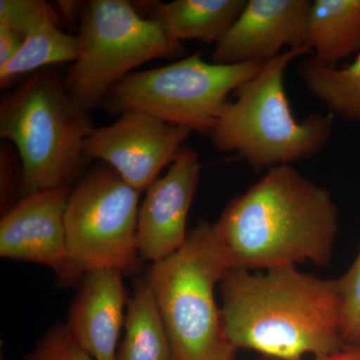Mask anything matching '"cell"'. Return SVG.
I'll use <instances>...</instances> for the list:
<instances>
[{
	"mask_svg": "<svg viewBox=\"0 0 360 360\" xmlns=\"http://www.w3.org/2000/svg\"><path fill=\"white\" fill-rule=\"evenodd\" d=\"M219 285L225 336L236 352L303 360L345 345L338 279L281 266L262 271L231 269Z\"/></svg>",
	"mask_w": 360,
	"mask_h": 360,
	"instance_id": "1",
	"label": "cell"
},
{
	"mask_svg": "<svg viewBox=\"0 0 360 360\" xmlns=\"http://www.w3.org/2000/svg\"><path fill=\"white\" fill-rule=\"evenodd\" d=\"M78 22L79 51L63 79L71 98L86 112L137 66L184 54L158 21L142 18L127 0L82 2Z\"/></svg>",
	"mask_w": 360,
	"mask_h": 360,
	"instance_id": "6",
	"label": "cell"
},
{
	"mask_svg": "<svg viewBox=\"0 0 360 360\" xmlns=\"http://www.w3.org/2000/svg\"><path fill=\"white\" fill-rule=\"evenodd\" d=\"M124 328L115 360H172L165 322L146 277L135 281L127 302Z\"/></svg>",
	"mask_w": 360,
	"mask_h": 360,
	"instance_id": "17",
	"label": "cell"
},
{
	"mask_svg": "<svg viewBox=\"0 0 360 360\" xmlns=\"http://www.w3.org/2000/svg\"><path fill=\"white\" fill-rule=\"evenodd\" d=\"M296 73L328 113L360 124V52L342 68H322L311 58H303L296 65Z\"/></svg>",
	"mask_w": 360,
	"mask_h": 360,
	"instance_id": "18",
	"label": "cell"
},
{
	"mask_svg": "<svg viewBox=\"0 0 360 360\" xmlns=\"http://www.w3.org/2000/svg\"><path fill=\"white\" fill-rule=\"evenodd\" d=\"M264 63L217 65L198 52L155 70L130 73L101 104L113 115L141 111L208 135L229 104V94L255 77Z\"/></svg>",
	"mask_w": 360,
	"mask_h": 360,
	"instance_id": "7",
	"label": "cell"
},
{
	"mask_svg": "<svg viewBox=\"0 0 360 360\" xmlns=\"http://www.w3.org/2000/svg\"><path fill=\"white\" fill-rule=\"evenodd\" d=\"M193 130L141 112L127 111L84 141L85 158L101 160L142 193L179 155Z\"/></svg>",
	"mask_w": 360,
	"mask_h": 360,
	"instance_id": "9",
	"label": "cell"
},
{
	"mask_svg": "<svg viewBox=\"0 0 360 360\" xmlns=\"http://www.w3.org/2000/svg\"><path fill=\"white\" fill-rule=\"evenodd\" d=\"M94 127L52 70L25 77L0 104V135L21 160V198L68 187L84 165V141Z\"/></svg>",
	"mask_w": 360,
	"mask_h": 360,
	"instance_id": "4",
	"label": "cell"
},
{
	"mask_svg": "<svg viewBox=\"0 0 360 360\" xmlns=\"http://www.w3.org/2000/svg\"><path fill=\"white\" fill-rule=\"evenodd\" d=\"M307 47L286 49L264 63L262 70L233 92L210 132L212 146L234 153L255 172L269 170L319 155L335 129V116L314 112L297 120L285 89V71Z\"/></svg>",
	"mask_w": 360,
	"mask_h": 360,
	"instance_id": "3",
	"label": "cell"
},
{
	"mask_svg": "<svg viewBox=\"0 0 360 360\" xmlns=\"http://www.w3.org/2000/svg\"><path fill=\"white\" fill-rule=\"evenodd\" d=\"M139 193L110 165L90 170L71 191L65 210L66 239L75 272L82 278L101 269L134 274Z\"/></svg>",
	"mask_w": 360,
	"mask_h": 360,
	"instance_id": "8",
	"label": "cell"
},
{
	"mask_svg": "<svg viewBox=\"0 0 360 360\" xmlns=\"http://www.w3.org/2000/svg\"><path fill=\"white\" fill-rule=\"evenodd\" d=\"M311 4L309 0H248L238 20L214 44L212 63L266 61L283 53V49L307 47Z\"/></svg>",
	"mask_w": 360,
	"mask_h": 360,
	"instance_id": "12",
	"label": "cell"
},
{
	"mask_svg": "<svg viewBox=\"0 0 360 360\" xmlns=\"http://www.w3.org/2000/svg\"><path fill=\"white\" fill-rule=\"evenodd\" d=\"M309 360H360V345H343L330 354L311 357Z\"/></svg>",
	"mask_w": 360,
	"mask_h": 360,
	"instance_id": "23",
	"label": "cell"
},
{
	"mask_svg": "<svg viewBox=\"0 0 360 360\" xmlns=\"http://www.w3.org/2000/svg\"><path fill=\"white\" fill-rule=\"evenodd\" d=\"M232 269L214 224L201 220L186 245L149 267L148 283L165 322L172 360H232L214 288Z\"/></svg>",
	"mask_w": 360,
	"mask_h": 360,
	"instance_id": "5",
	"label": "cell"
},
{
	"mask_svg": "<svg viewBox=\"0 0 360 360\" xmlns=\"http://www.w3.org/2000/svg\"><path fill=\"white\" fill-rule=\"evenodd\" d=\"M248 0H175L155 4V18L175 42L217 44L243 13Z\"/></svg>",
	"mask_w": 360,
	"mask_h": 360,
	"instance_id": "15",
	"label": "cell"
},
{
	"mask_svg": "<svg viewBox=\"0 0 360 360\" xmlns=\"http://www.w3.org/2000/svg\"><path fill=\"white\" fill-rule=\"evenodd\" d=\"M25 39L8 28L0 26V68L6 65L14 58Z\"/></svg>",
	"mask_w": 360,
	"mask_h": 360,
	"instance_id": "22",
	"label": "cell"
},
{
	"mask_svg": "<svg viewBox=\"0 0 360 360\" xmlns=\"http://www.w3.org/2000/svg\"><path fill=\"white\" fill-rule=\"evenodd\" d=\"M232 269L328 264L338 232L331 194L291 165L270 168L214 224Z\"/></svg>",
	"mask_w": 360,
	"mask_h": 360,
	"instance_id": "2",
	"label": "cell"
},
{
	"mask_svg": "<svg viewBox=\"0 0 360 360\" xmlns=\"http://www.w3.org/2000/svg\"><path fill=\"white\" fill-rule=\"evenodd\" d=\"M23 360H94L71 338L63 324L49 329Z\"/></svg>",
	"mask_w": 360,
	"mask_h": 360,
	"instance_id": "20",
	"label": "cell"
},
{
	"mask_svg": "<svg viewBox=\"0 0 360 360\" xmlns=\"http://www.w3.org/2000/svg\"><path fill=\"white\" fill-rule=\"evenodd\" d=\"M200 174L198 153L184 148L167 174L146 189L136 232L137 250L142 259L155 264L172 257L186 245L189 233L187 217Z\"/></svg>",
	"mask_w": 360,
	"mask_h": 360,
	"instance_id": "11",
	"label": "cell"
},
{
	"mask_svg": "<svg viewBox=\"0 0 360 360\" xmlns=\"http://www.w3.org/2000/svg\"><path fill=\"white\" fill-rule=\"evenodd\" d=\"M58 16L51 6L33 20L20 51L0 68V86H11L20 77L58 63H75L79 44L77 35L59 30Z\"/></svg>",
	"mask_w": 360,
	"mask_h": 360,
	"instance_id": "16",
	"label": "cell"
},
{
	"mask_svg": "<svg viewBox=\"0 0 360 360\" xmlns=\"http://www.w3.org/2000/svg\"><path fill=\"white\" fill-rule=\"evenodd\" d=\"M341 338L345 345H360V248L349 269L338 279Z\"/></svg>",
	"mask_w": 360,
	"mask_h": 360,
	"instance_id": "19",
	"label": "cell"
},
{
	"mask_svg": "<svg viewBox=\"0 0 360 360\" xmlns=\"http://www.w3.org/2000/svg\"><path fill=\"white\" fill-rule=\"evenodd\" d=\"M259 360H278V359H270V357H264V359H259Z\"/></svg>",
	"mask_w": 360,
	"mask_h": 360,
	"instance_id": "24",
	"label": "cell"
},
{
	"mask_svg": "<svg viewBox=\"0 0 360 360\" xmlns=\"http://www.w3.org/2000/svg\"><path fill=\"white\" fill-rule=\"evenodd\" d=\"M70 194V188L61 187L22 196L0 221V255L49 267L61 285L79 281L66 239Z\"/></svg>",
	"mask_w": 360,
	"mask_h": 360,
	"instance_id": "10",
	"label": "cell"
},
{
	"mask_svg": "<svg viewBox=\"0 0 360 360\" xmlns=\"http://www.w3.org/2000/svg\"><path fill=\"white\" fill-rule=\"evenodd\" d=\"M307 46L316 65L336 68L360 52V0H314L307 18Z\"/></svg>",
	"mask_w": 360,
	"mask_h": 360,
	"instance_id": "14",
	"label": "cell"
},
{
	"mask_svg": "<svg viewBox=\"0 0 360 360\" xmlns=\"http://www.w3.org/2000/svg\"><path fill=\"white\" fill-rule=\"evenodd\" d=\"M123 274L113 269L87 272L70 305L65 328L94 360H115L129 302Z\"/></svg>",
	"mask_w": 360,
	"mask_h": 360,
	"instance_id": "13",
	"label": "cell"
},
{
	"mask_svg": "<svg viewBox=\"0 0 360 360\" xmlns=\"http://www.w3.org/2000/svg\"><path fill=\"white\" fill-rule=\"evenodd\" d=\"M47 6L49 4L41 0H1L0 26L25 39L28 27Z\"/></svg>",
	"mask_w": 360,
	"mask_h": 360,
	"instance_id": "21",
	"label": "cell"
}]
</instances>
